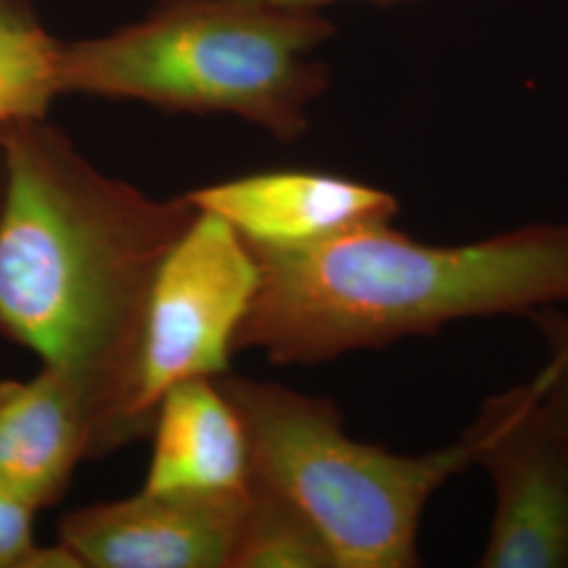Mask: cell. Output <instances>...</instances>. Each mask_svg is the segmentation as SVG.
<instances>
[{"label":"cell","mask_w":568,"mask_h":568,"mask_svg":"<svg viewBox=\"0 0 568 568\" xmlns=\"http://www.w3.org/2000/svg\"><path fill=\"white\" fill-rule=\"evenodd\" d=\"M2 190H4V163H2V152H0V203H2Z\"/></svg>","instance_id":"cell-16"},{"label":"cell","mask_w":568,"mask_h":568,"mask_svg":"<svg viewBox=\"0 0 568 568\" xmlns=\"http://www.w3.org/2000/svg\"><path fill=\"white\" fill-rule=\"evenodd\" d=\"M246 246L257 286L234 352L262 349L272 365H318L457 321L568 302V224L440 246L377 222L316 243Z\"/></svg>","instance_id":"cell-2"},{"label":"cell","mask_w":568,"mask_h":568,"mask_svg":"<svg viewBox=\"0 0 568 568\" xmlns=\"http://www.w3.org/2000/svg\"><path fill=\"white\" fill-rule=\"evenodd\" d=\"M257 286V264L236 230L199 211L152 286L126 432L152 434L164 394L187 379L230 373L234 339Z\"/></svg>","instance_id":"cell-5"},{"label":"cell","mask_w":568,"mask_h":568,"mask_svg":"<svg viewBox=\"0 0 568 568\" xmlns=\"http://www.w3.org/2000/svg\"><path fill=\"white\" fill-rule=\"evenodd\" d=\"M462 440L495 490L478 565L568 568V427L535 382L487 398Z\"/></svg>","instance_id":"cell-6"},{"label":"cell","mask_w":568,"mask_h":568,"mask_svg":"<svg viewBox=\"0 0 568 568\" xmlns=\"http://www.w3.org/2000/svg\"><path fill=\"white\" fill-rule=\"evenodd\" d=\"M34 514L0 493V568H82L81 560L60 541L37 544Z\"/></svg>","instance_id":"cell-13"},{"label":"cell","mask_w":568,"mask_h":568,"mask_svg":"<svg viewBox=\"0 0 568 568\" xmlns=\"http://www.w3.org/2000/svg\"><path fill=\"white\" fill-rule=\"evenodd\" d=\"M234 493L148 490L65 511L58 541L82 568H227L243 511Z\"/></svg>","instance_id":"cell-7"},{"label":"cell","mask_w":568,"mask_h":568,"mask_svg":"<svg viewBox=\"0 0 568 568\" xmlns=\"http://www.w3.org/2000/svg\"><path fill=\"white\" fill-rule=\"evenodd\" d=\"M93 453V408L70 375L42 365L26 382H0L2 495L32 511L51 508Z\"/></svg>","instance_id":"cell-9"},{"label":"cell","mask_w":568,"mask_h":568,"mask_svg":"<svg viewBox=\"0 0 568 568\" xmlns=\"http://www.w3.org/2000/svg\"><path fill=\"white\" fill-rule=\"evenodd\" d=\"M335 37L316 11L248 0H159L112 34L63 42L60 91L169 112L234 114L281 142L300 140L331 72L310 53Z\"/></svg>","instance_id":"cell-3"},{"label":"cell","mask_w":568,"mask_h":568,"mask_svg":"<svg viewBox=\"0 0 568 568\" xmlns=\"http://www.w3.org/2000/svg\"><path fill=\"white\" fill-rule=\"evenodd\" d=\"M60 49L34 0H0V126L49 116L61 95Z\"/></svg>","instance_id":"cell-11"},{"label":"cell","mask_w":568,"mask_h":568,"mask_svg":"<svg viewBox=\"0 0 568 568\" xmlns=\"http://www.w3.org/2000/svg\"><path fill=\"white\" fill-rule=\"evenodd\" d=\"M248 2L267 4V7L286 9V11H318L321 7L333 4V2H342V0H248ZM365 2H373V4H396V2H408V0H365Z\"/></svg>","instance_id":"cell-15"},{"label":"cell","mask_w":568,"mask_h":568,"mask_svg":"<svg viewBox=\"0 0 568 568\" xmlns=\"http://www.w3.org/2000/svg\"><path fill=\"white\" fill-rule=\"evenodd\" d=\"M551 307L554 305L528 314L541 326L549 349L548 363L532 382L556 417L568 427V316Z\"/></svg>","instance_id":"cell-14"},{"label":"cell","mask_w":568,"mask_h":568,"mask_svg":"<svg viewBox=\"0 0 568 568\" xmlns=\"http://www.w3.org/2000/svg\"><path fill=\"white\" fill-rule=\"evenodd\" d=\"M227 568H335V562L302 509L248 480Z\"/></svg>","instance_id":"cell-12"},{"label":"cell","mask_w":568,"mask_h":568,"mask_svg":"<svg viewBox=\"0 0 568 568\" xmlns=\"http://www.w3.org/2000/svg\"><path fill=\"white\" fill-rule=\"evenodd\" d=\"M0 335L84 389L102 459L131 445L150 293L199 209L105 175L49 116L0 126Z\"/></svg>","instance_id":"cell-1"},{"label":"cell","mask_w":568,"mask_h":568,"mask_svg":"<svg viewBox=\"0 0 568 568\" xmlns=\"http://www.w3.org/2000/svg\"><path fill=\"white\" fill-rule=\"evenodd\" d=\"M241 417L248 480L281 493L323 535L335 568H413L427 501L471 466L464 440L398 455L347 436L331 398L225 373L213 379Z\"/></svg>","instance_id":"cell-4"},{"label":"cell","mask_w":568,"mask_h":568,"mask_svg":"<svg viewBox=\"0 0 568 568\" xmlns=\"http://www.w3.org/2000/svg\"><path fill=\"white\" fill-rule=\"evenodd\" d=\"M143 488L234 493L248 485V445L239 413L213 379L171 387L156 408Z\"/></svg>","instance_id":"cell-10"},{"label":"cell","mask_w":568,"mask_h":568,"mask_svg":"<svg viewBox=\"0 0 568 568\" xmlns=\"http://www.w3.org/2000/svg\"><path fill=\"white\" fill-rule=\"evenodd\" d=\"M185 199L232 225L244 243L264 246L316 243L392 222L400 209L382 187L321 171H265L190 190Z\"/></svg>","instance_id":"cell-8"}]
</instances>
